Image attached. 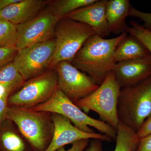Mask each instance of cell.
I'll return each instance as SVG.
<instances>
[{
  "label": "cell",
  "mask_w": 151,
  "mask_h": 151,
  "mask_svg": "<svg viewBox=\"0 0 151 151\" xmlns=\"http://www.w3.org/2000/svg\"><path fill=\"white\" fill-rule=\"evenodd\" d=\"M128 35L125 32L117 37L105 39L94 35L84 42L71 62L78 70L88 74L100 86L113 71L117 47Z\"/></svg>",
  "instance_id": "obj_1"
},
{
  "label": "cell",
  "mask_w": 151,
  "mask_h": 151,
  "mask_svg": "<svg viewBox=\"0 0 151 151\" xmlns=\"http://www.w3.org/2000/svg\"><path fill=\"white\" fill-rule=\"evenodd\" d=\"M6 119L16 125L34 151H45L50 145L54 132L51 113L8 106Z\"/></svg>",
  "instance_id": "obj_2"
},
{
  "label": "cell",
  "mask_w": 151,
  "mask_h": 151,
  "mask_svg": "<svg viewBox=\"0 0 151 151\" xmlns=\"http://www.w3.org/2000/svg\"><path fill=\"white\" fill-rule=\"evenodd\" d=\"M117 114L119 122L137 132L151 114V77L120 91Z\"/></svg>",
  "instance_id": "obj_3"
},
{
  "label": "cell",
  "mask_w": 151,
  "mask_h": 151,
  "mask_svg": "<svg viewBox=\"0 0 151 151\" xmlns=\"http://www.w3.org/2000/svg\"><path fill=\"white\" fill-rule=\"evenodd\" d=\"M31 109L35 111L59 114L69 119L75 127L83 132L95 133L90 128L93 127L111 139H116L117 131L113 127L103 121L88 116L68 99L58 87L47 101Z\"/></svg>",
  "instance_id": "obj_4"
},
{
  "label": "cell",
  "mask_w": 151,
  "mask_h": 151,
  "mask_svg": "<svg viewBox=\"0 0 151 151\" xmlns=\"http://www.w3.org/2000/svg\"><path fill=\"white\" fill-rule=\"evenodd\" d=\"M95 35L87 25L66 18L60 19L55 32V48L50 69L61 61L71 62L85 41Z\"/></svg>",
  "instance_id": "obj_5"
},
{
  "label": "cell",
  "mask_w": 151,
  "mask_h": 151,
  "mask_svg": "<svg viewBox=\"0 0 151 151\" xmlns=\"http://www.w3.org/2000/svg\"><path fill=\"white\" fill-rule=\"evenodd\" d=\"M121 89L112 71L95 91L74 103L85 113L96 112L102 121L117 131L119 122L117 105Z\"/></svg>",
  "instance_id": "obj_6"
},
{
  "label": "cell",
  "mask_w": 151,
  "mask_h": 151,
  "mask_svg": "<svg viewBox=\"0 0 151 151\" xmlns=\"http://www.w3.org/2000/svg\"><path fill=\"white\" fill-rule=\"evenodd\" d=\"M58 83L55 70H47L24 81L19 89L9 96L8 105L32 109L47 101L57 89Z\"/></svg>",
  "instance_id": "obj_7"
},
{
  "label": "cell",
  "mask_w": 151,
  "mask_h": 151,
  "mask_svg": "<svg viewBox=\"0 0 151 151\" xmlns=\"http://www.w3.org/2000/svg\"><path fill=\"white\" fill-rule=\"evenodd\" d=\"M55 44L54 38L17 50L13 63L25 81L48 70Z\"/></svg>",
  "instance_id": "obj_8"
},
{
  "label": "cell",
  "mask_w": 151,
  "mask_h": 151,
  "mask_svg": "<svg viewBox=\"0 0 151 151\" xmlns=\"http://www.w3.org/2000/svg\"><path fill=\"white\" fill-rule=\"evenodd\" d=\"M60 18L50 6L43 9L29 20L16 26L17 50L54 38L55 32Z\"/></svg>",
  "instance_id": "obj_9"
},
{
  "label": "cell",
  "mask_w": 151,
  "mask_h": 151,
  "mask_svg": "<svg viewBox=\"0 0 151 151\" xmlns=\"http://www.w3.org/2000/svg\"><path fill=\"white\" fill-rule=\"evenodd\" d=\"M54 69L58 78V87L73 103L87 97L99 87L90 76L70 62H60Z\"/></svg>",
  "instance_id": "obj_10"
},
{
  "label": "cell",
  "mask_w": 151,
  "mask_h": 151,
  "mask_svg": "<svg viewBox=\"0 0 151 151\" xmlns=\"http://www.w3.org/2000/svg\"><path fill=\"white\" fill-rule=\"evenodd\" d=\"M52 115L54 124V134L50 145L45 151H57L65 145L83 139H99L108 142L112 140L103 134L83 132L64 116L57 113H52Z\"/></svg>",
  "instance_id": "obj_11"
},
{
  "label": "cell",
  "mask_w": 151,
  "mask_h": 151,
  "mask_svg": "<svg viewBox=\"0 0 151 151\" xmlns=\"http://www.w3.org/2000/svg\"><path fill=\"white\" fill-rule=\"evenodd\" d=\"M113 71L121 88L137 85L151 77V54L117 63Z\"/></svg>",
  "instance_id": "obj_12"
},
{
  "label": "cell",
  "mask_w": 151,
  "mask_h": 151,
  "mask_svg": "<svg viewBox=\"0 0 151 151\" xmlns=\"http://www.w3.org/2000/svg\"><path fill=\"white\" fill-rule=\"evenodd\" d=\"M107 0L97 1L68 14L64 18L82 23L89 26L96 35L105 38L110 35L105 15Z\"/></svg>",
  "instance_id": "obj_13"
},
{
  "label": "cell",
  "mask_w": 151,
  "mask_h": 151,
  "mask_svg": "<svg viewBox=\"0 0 151 151\" xmlns=\"http://www.w3.org/2000/svg\"><path fill=\"white\" fill-rule=\"evenodd\" d=\"M43 0H21L0 10V18L17 25L35 17L46 4Z\"/></svg>",
  "instance_id": "obj_14"
},
{
  "label": "cell",
  "mask_w": 151,
  "mask_h": 151,
  "mask_svg": "<svg viewBox=\"0 0 151 151\" xmlns=\"http://www.w3.org/2000/svg\"><path fill=\"white\" fill-rule=\"evenodd\" d=\"M132 6L129 0H110L106 5L105 15L110 33L127 32L126 18Z\"/></svg>",
  "instance_id": "obj_15"
},
{
  "label": "cell",
  "mask_w": 151,
  "mask_h": 151,
  "mask_svg": "<svg viewBox=\"0 0 151 151\" xmlns=\"http://www.w3.org/2000/svg\"><path fill=\"white\" fill-rule=\"evenodd\" d=\"M0 151H34L16 125L5 119L0 123Z\"/></svg>",
  "instance_id": "obj_16"
},
{
  "label": "cell",
  "mask_w": 151,
  "mask_h": 151,
  "mask_svg": "<svg viewBox=\"0 0 151 151\" xmlns=\"http://www.w3.org/2000/svg\"><path fill=\"white\" fill-rule=\"evenodd\" d=\"M151 55L145 46L134 36L129 35L119 44L114 54L116 63L138 59Z\"/></svg>",
  "instance_id": "obj_17"
},
{
  "label": "cell",
  "mask_w": 151,
  "mask_h": 151,
  "mask_svg": "<svg viewBox=\"0 0 151 151\" xmlns=\"http://www.w3.org/2000/svg\"><path fill=\"white\" fill-rule=\"evenodd\" d=\"M116 140L114 151H136L139 143L140 138L137 132L119 122Z\"/></svg>",
  "instance_id": "obj_18"
},
{
  "label": "cell",
  "mask_w": 151,
  "mask_h": 151,
  "mask_svg": "<svg viewBox=\"0 0 151 151\" xmlns=\"http://www.w3.org/2000/svg\"><path fill=\"white\" fill-rule=\"evenodd\" d=\"M24 81L13 61L0 67V84L6 87L11 94L19 89Z\"/></svg>",
  "instance_id": "obj_19"
},
{
  "label": "cell",
  "mask_w": 151,
  "mask_h": 151,
  "mask_svg": "<svg viewBox=\"0 0 151 151\" xmlns=\"http://www.w3.org/2000/svg\"><path fill=\"white\" fill-rule=\"evenodd\" d=\"M97 0H57L50 5L52 10L60 19L78 9L92 4Z\"/></svg>",
  "instance_id": "obj_20"
},
{
  "label": "cell",
  "mask_w": 151,
  "mask_h": 151,
  "mask_svg": "<svg viewBox=\"0 0 151 151\" xmlns=\"http://www.w3.org/2000/svg\"><path fill=\"white\" fill-rule=\"evenodd\" d=\"M17 40L16 26L0 18V47L15 46Z\"/></svg>",
  "instance_id": "obj_21"
},
{
  "label": "cell",
  "mask_w": 151,
  "mask_h": 151,
  "mask_svg": "<svg viewBox=\"0 0 151 151\" xmlns=\"http://www.w3.org/2000/svg\"><path fill=\"white\" fill-rule=\"evenodd\" d=\"M131 26H128L127 32L137 37L145 46L151 54V32L148 30L135 21L130 22Z\"/></svg>",
  "instance_id": "obj_22"
},
{
  "label": "cell",
  "mask_w": 151,
  "mask_h": 151,
  "mask_svg": "<svg viewBox=\"0 0 151 151\" xmlns=\"http://www.w3.org/2000/svg\"><path fill=\"white\" fill-rule=\"evenodd\" d=\"M17 52L15 46L0 47V67L12 61Z\"/></svg>",
  "instance_id": "obj_23"
},
{
  "label": "cell",
  "mask_w": 151,
  "mask_h": 151,
  "mask_svg": "<svg viewBox=\"0 0 151 151\" xmlns=\"http://www.w3.org/2000/svg\"><path fill=\"white\" fill-rule=\"evenodd\" d=\"M129 16L137 18L144 22L143 27L151 32V13H146L138 10L137 9L131 6Z\"/></svg>",
  "instance_id": "obj_24"
},
{
  "label": "cell",
  "mask_w": 151,
  "mask_h": 151,
  "mask_svg": "<svg viewBox=\"0 0 151 151\" xmlns=\"http://www.w3.org/2000/svg\"><path fill=\"white\" fill-rule=\"evenodd\" d=\"M89 139H83L72 143V146L68 150H65L64 147H62L57 151H83L86 149L89 144Z\"/></svg>",
  "instance_id": "obj_25"
},
{
  "label": "cell",
  "mask_w": 151,
  "mask_h": 151,
  "mask_svg": "<svg viewBox=\"0 0 151 151\" xmlns=\"http://www.w3.org/2000/svg\"><path fill=\"white\" fill-rule=\"evenodd\" d=\"M137 134L140 139L151 134V114L142 124Z\"/></svg>",
  "instance_id": "obj_26"
},
{
  "label": "cell",
  "mask_w": 151,
  "mask_h": 151,
  "mask_svg": "<svg viewBox=\"0 0 151 151\" xmlns=\"http://www.w3.org/2000/svg\"><path fill=\"white\" fill-rule=\"evenodd\" d=\"M136 151H151V134L140 139L139 143Z\"/></svg>",
  "instance_id": "obj_27"
},
{
  "label": "cell",
  "mask_w": 151,
  "mask_h": 151,
  "mask_svg": "<svg viewBox=\"0 0 151 151\" xmlns=\"http://www.w3.org/2000/svg\"><path fill=\"white\" fill-rule=\"evenodd\" d=\"M10 94H6L0 98V123L6 119V113L8 107V100Z\"/></svg>",
  "instance_id": "obj_28"
},
{
  "label": "cell",
  "mask_w": 151,
  "mask_h": 151,
  "mask_svg": "<svg viewBox=\"0 0 151 151\" xmlns=\"http://www.w3.org/2000/svg\"><path fill=\"white\" fill-rule=\"evenodd\" d=\"M102 141L99 139H91L85 151H103Z\"/></svg>",
  "instance_id": "obj_29"
},
{
  "label": "cell",
  "mask_w": 151,
  "mask_h": 151,
  "mask_svg": "<svg viewBox=\"0 0 151 151\" xmlns=\"http://www.w3.org/2000/svg\"><path fill=\"white\" fill-rule=\"evenodd\" d=\"M21 0H0V10L7 7L18 2Z\"/></svg>",
  "instance_id": "obj_30"
},
{
  "label": "cell",
  "mask_w": 151,
  "mask_h": 151,
  "mask_svg": "<svg viewBox=\"0 0 151 151\" xmlns=\"http://www.w3.org/2000/svg\"><path fill=\"white\" fill-rule=\"evenodd\" d=\"M11 93L4 86L0 84V98L4 97L6 94L11 95Z\"/></svg>",
  "instance_id": "obj_31"
}]
</instances>
